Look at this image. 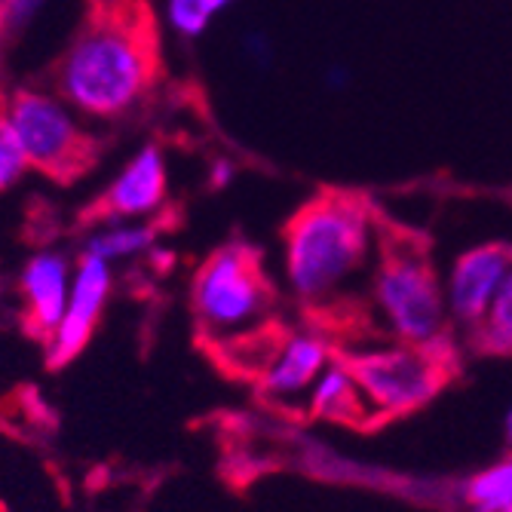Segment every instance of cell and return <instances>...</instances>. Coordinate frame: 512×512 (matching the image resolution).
<instances>
[{"label":"cell","instance_id":"3","mask_svg":"<svg viewBox=\"0 0 512 512\" xmlns=\"http://www.w3.org/2000/svg\"><path fill=\"white\" fill-rule=\"evenodd\" d=\"M273 286L258 249L246 243L218 246L194 273L191 307L200 335L227 347L267 325Z\"/></svg>","mask_w":512,"mask_h":512},{"label":"cell","instance_id":"15","mask_svg":"<svg viewBox=\"0 0 512 512\" xmlns=\"http://www.w3.org/2000/svg\"><path fill=\"white\" fill-rule=\"evenodd\" d=\"M154 234H157L154 227H111V230H105V234L92 237L89 246H86V252L89 255H99L102 261L111 264L114 258H129L135 252L151 249Z\"/></svg>","mask_w":512,"mask_h":512},{"label":"cell","instance_id":"12","mask_svg":"<svg viewBox=\"0 0 512 512\" xmlns=\"http://www.w3.org/2000/svg\"><path fill=\"white\" fill-rule=\"evenodd\" d=\"M307 411L313 417H322V421H338V424H350L362 430L375 424V417H378V411L371 408V402L365 399V393L359 390V384L353 381V375L344 368L341 359H332L329 368H325L319 381L313 384L307 396Z\"/></svg>","mask_w":512,"mask_h":512},{"label":"cell","instance_id":"9","mask_svg":"<svg viewBox=\"0 0 512 512\" xmlns=\"http://www.w3.org/2000/svg\"><path fill=\"white\" fill-rule=\"evenodd\" d=\"M166 200V163L157 145H148L138 151L126 169L108 184V191L83 209V221H120V218H138L151 215Z\"/></svg>","mask_w":512,"mask_h":512},{"label":"cell","instance_id":"11","mask_svg":"<svg viewBox=\"0 0 512 512\" xmlns=\"http://www.w3.org/2000/svg\"><path fill=\"white\" fill-rule=\"evenodd\" d=\"M71 295V267L59 252H40L22 270V298L28 332L50 344Z\"/></svg>","mask_w":512,"mask_h":512},{"label":"cell","instance_id":"4","mask_svg":"<svg viewBox=\"0 0 512 512\" xmlns=\"http://www.w3.org/2000/svg\"><path fill=\"white\" fill-rule=\"evenodd\" d=\"M375 298L399 344H445L448 307L439 279L427 258V246L399 230H381V264Z\"/></svg>","mask_w":512,"mask_h":512},{"label":"cell","instance_id":"16","mask_svg":"<svg viewBox=\"0 0 512 512\" xmlns=\"http://www.w3.org/2000/svg\"><path fill=\"white\" fill-rule=\"evenodd\" d=\"M25 169H28V163L22 157V148L10 129L4 108H0V191H7L10 184H16Z\"/></svg>","mask_w":512,"mask_h":512},{"label":"cell","instance_id":"14","mask_svg":"<svg viewBox=\"0 0 512 512\" xmlns=\"http://www.w3.org/2000/svg\"><path fill=\"white\" fill-rule=\"evenodd\" d=\"M467 500L476 512H512V457L467 482Z\"/></svg>","mask_w":512,"mask_h":512},{"label":"cell","instance_id":"2","mask_svg":"<svg viewBox=\"0 0 512 512\" xmlns=\"http://www.w3.org/2000/svg\"><path fill=\"white\" fill-rule=\"evenodd\" d=\"M371 209L356 194L322 191L286 224V276L292 292L322 307L368 258Z\"/></svg>","mask_w":512,"mask_h":512},{"label":"cell","instance_id":"7","mask_svg":"<svg viewBox=\"0 0 512 512\" xmlns=\"http://www.w3.org/2000/svg\"><path fill=\"white\" fill-rule=\"evenodd\" d=\"M108 295H111V267H108V261H102L99 255L83 252L77 276H74V286H71V295H68L65 316L59 322L56 335L50 338V353H46L50 368H65L71 359H77L86 350L92 332H96V325L102 319Z\"/></svg>","mask_w":512,"mask_h":512},{"label":"cell","instance_id":"8","mask_svg":"<svg viewBox=\"0 0 512 512\" xmlns=\"http://www.w3.org/2000/svg\"><path fill=\"white\" fill-rule=\"evenodd\" d=\"M509 267H512V246H503V243L476 246L454 261L451 276H448L445 307L457 325H463L467 332L476 329Z\"/></svg>","mask_w":512,"mask_h":512},{"label":"cell","instance_id":"18","mask_svg":"<svg viewBox=\"0 0 512 512\" xmlns=\"http://www.w3.org/2000/svg\"><path fill=\"white\" fill-rule=\"evenodd\" d=\"M194 4L200 7V13H203L206 19H212V13H218L221 7H227L230 0H194Z\"/></svg>","mask_w":512,"mask_h":512},{"label":"cell","instance_id":"19","mask_svg":"<svg viewBox=\"0 0 512 512\" xmlns=\"http://www.w3.org/2000/svg\"><path fill=\"white\" fill-rule=\"evenodd\" d=\"M506 439L512 442V411H509V417H506Z\"/></svg>","mask_w":512,"mask_h":512},{"label":"cell","instance_id":"6","mask_svg":"<svg viewBox=\"0 0 512 512\" xmlns=\"http://www.w3.org/2000/svg\"><path fill=\"white\" fill-rule=\"evenodd\" d=\"M344 368L353 375L378 417H402L427 405L454 378L457 362L448 344H399L387 350L347 353Z\"/></svg>","mask_w":512,"mask_h":512},{"label":"cell","instance_id":"10","mask_svg":"<svg viewBox=\"0 0 512 512\" xmlns=\"http://www.w3.org/2000/svg\"><path fill=\"white\" fill-rule=\"evenodd\" d=\"M332 344L319 332H295L286 335L279 350L273 353L270 365L261 371L258 390L264 399L276 405H298L310 396L313 384L332 362Z\"/></svg>","mask_w":512,"mask_h":512},{"label":"cell","instance_id":"5","mask_svg":"<svg viewBox=\"0 0 512 512\" xmlns=\"http://www.w3.org/2000/svg\"><path fill=\"white\" fill-rule=\"evenodd\" d=\"M0 108L10 120L28 169L53 178L56 184H74L96 169L102 142L77 126L56 99L34 89H16L7 102H0Z\"/></svg>","mask_w":512,"mask_h":512},{"label":"cell","instance_id":"17","mask_svg":"<svg viewBox=\"0 0 512 512\" xmlns=\"http://www.w3.org/2000/svg\"><path fill=\"white\" fill-rule=\"evenodd\" d=\"M37 7V0H0V50L7 37L28 19V13Z\"/></svg>","mask_w":512,"mask_h":512},{"label":"cell","instance_id":"1","mask_svg":"<svg viewBox=\"0 0 512 512\" xmlns=\"http://www.w3.org/2000/svg\"><path fill=\"white\" fill-rule=\"evenodd\" d=\"M163 80V40L148 0H83V19L53 65L59 96L89 117L114 120Z\"/></svg>","mask_w":512,"mask_h":512},{"label":"cell","instance_id":"13","mask_svg":"<svg viewBox=\"0 0 512 512\" xmlns=\"http://www.w3.org/2000/svg\"><path fill=\"white\" fill-rule=\"evenodd\" d=\"M470 335L482 353H497V356L512 353V267L506 270L497 295L491 298L482 322Z\"/></svg>","mask_w":512,"mask_h":512}]
</instances>
